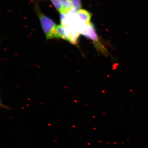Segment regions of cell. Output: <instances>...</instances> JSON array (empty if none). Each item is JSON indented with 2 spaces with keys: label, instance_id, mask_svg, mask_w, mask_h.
I'll return each instance as SVG.
<instances>
[{
  "label": "cell",
  "instance_id": "2",
  "mask_svg": "<svg viewBox=\"0 0 148 148\" xmlns=\"http://www.w3.org/2000/svg\"><path fill=\"white\" fill-rule=\"evenodd\" d=\"M79 32L81 34L92 40L95 43L96 47L97 49L101 51L103 54L106 55L107 54L106 49L102 46L99 41L93 24L90 23L87 25H79Z\"/></svg>",
  "mask_w": 148,
  "mask_h": 148
},
{
  "label": "cell",
  "instance_id": "3",
  "mask_svg": "<svg viewBox=\"0 0 148 148\" xmlns=\"http://www.w3.org/2000/svg\"><path fill=\"white\" fill-rule=\"evenodd\" d=\"M76 18L78 25H87L90 23L91 15L88 11L80 9L77 13Z\"/></svg>",
  "mask_w": 148,
  "mask_h": 148
},
{
  "label": "cell",
  "instance_id": "6",
  "mask_svg": "<svg viewBox=\"0 0 148 148\" xmlns=\"http://www.w3.org/2000/svg\"><path fill=\"white\" fill-rule=\"evenodd\" d=\"M73 3V9L77 12L80 10L81 8V0H71Z\"/></svg>",
  "mask_w": 148,
  "mask_h": 148
},
{
  "label": "cell",
  "instance_id": "5",
  "mask_svg": "<svg viewBox=\"0 0 148 148\" xmlns=\"http://www.w3.org/2000/svg\"><path fill=\"white\" fill-rule=\"evenodd\" d=\"M56 38L68 40L64 27L62 25H57L56 27Z\"/></svg>",
  "mask_w": 148,
  "mask_h": 148
},
{
  "label": "cell",
  "instance_id": "1",
  "mask_svg": "<svg viewBox=\"0 0 148 148\" xmlns=\"http://www.w3.org/2000/svg\"><path fill=\"white\" fill-rule=\"evenodd\" d=\"M35 11L38 16L46 39L50 40L56 38L57 25L53 20L45 15L40 11L38 3L35 5Z\"/></svg>",
  "mask_w": 148,
  "mask_h": 148
},
{
  "label": "cell",
  "instance_id": "7",
  "mask_svg": "<svg viewBox=\"0 0 148 148\" xmlns=\"http://www.w3.org/2000/svg\"><path fill=\"white\" fill-rule=\"evenodd\" d=\"M50 1L55 8L61 14L62 9L60 1L59 0H50Z\"/></svg>",
  "mask_w": 148,
  "mask_h": 148
},
{
  "label": "cell",
  "instance_id": "4",
  "mask_svg": "<svg viewBox=\"0 0 148 148\" xmlns=\"http://www.w3.org/2000/svg\"><path fill=\"white\" fill-rule=\"evenodd\" d=\"M62 7L61 14H67L73 8L71 0H59Z\"/></svg>",
  "mask_w": 148,
  "mask_h": 148
}]
</instances>
